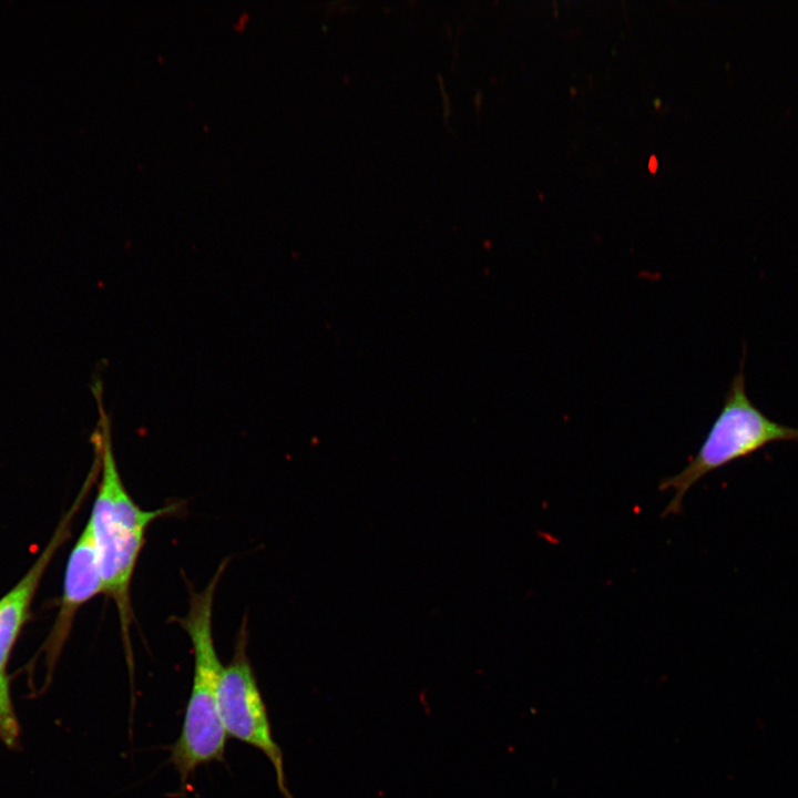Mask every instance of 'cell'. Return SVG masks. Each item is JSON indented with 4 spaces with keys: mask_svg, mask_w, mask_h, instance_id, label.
I'll list each match as a JSON object with an SVG mask.
<instances>
[{
    "mask_svg": "<svg viewBox=\"0 0 798 798\" xmlns=\"http://www.w3.org/2000/svg\"><path fill=\"white\" fill-rule=\"evenodd\" d=\"M226 563L218 566L204 590L191 594L186 615L177 618L190 637L194 658L191 694L170 757L183 788L200 766L222 760L225 753L227 735L218 710V686L224 666L214 644L213 605Z\"/></svg>",
    "mask_w": 798,
    "mask_h": 798,
    "instance_id": "7a4b0ae2",
    "label": "cell"
},
{
    "mask_svg": "<svg viewBox=\"0 0 798 798\" xmlns=\"http://www.w3.org/2000/svg\"><path fill=\"white\" fill-rule=\"evenodd\" d=\"M218 710L226 735L262 751L275 770L284 798H294L286 785L283 753L274 740L267 708L247 655L246 622L221 676Z\"/></svg>",
    "mask_w": 798,
    "mask_h": 798,
    "instance_id": "277c9868",
    "label": "cell"
},
{
    "mask_svg": "<svg viewBox=\"0 0 798 798\" xmlns=\"http://www.w3.org/2000/svg\"><path fill=\"white\" fill-rule=\"evenodd\" d=\"M92 484L86 481L74 504L59 523L54 534L24 576L0 598V739L8 746L17 744L19 724L10 697L6 667L11 651L27 622L40 582L59 548L70 534L73 516Z\"/></svg>",
    "mask_w": 798,
    "mask_h": 798,
    "instance_id": "5b68a950",
    "label": "cell"
},
{
    "mask_svg": "<svg viewBox=\"0 0 798 798\" xmlns=\"http://www.w3.org/2000/svg\"><path fill=\"white\" fill-rule=\"evenodd\" d=\"M745 359L746 347L739 369L724 397L723 407L698 451L678 473L661 480V491H674L663 516L678 514L689 489L714 470L746 458L773 442L798 441V428L771 420L750 401L746 391Z\"/></svg>",
    "mask_w": 798,
    "mask_h": 798,
    "instance_id": "3957f363",
    "label": "cell"
},
{
    "mask_svg": "<svg viewBox=\"0 0 798 798\" xmlns=\"http://www.w3.org/2000/svg\"><path fill=\"white\" fill-rule=\"evenodd\" d=\"M102 431L96 447L101 477L89 523L96 546L104 594L117 610L127 658H131L132 623L131 584L149 526L158 518L173 513L171 504L154 510L141 508L126 490L114 459L108 418H101Z\"/></svg>",
    "mask_w": 798,
    "mask_h": 798,
    "instance_id": "6da1fadb",
    "label": "cell"
},
{
    "mask_svg": "<svg viewBox=\"0 0 798 798\" xmlns=\"http://www.w3.org/2000/svg\"><path fill=\"white\" fill-rule=\"evenodd\" d=\"M104 594L101 566L89 521L75 542L65 566L59 613L44 642L48 665L54 664L72 630L78 611Z\"/></svg>",
    "mask_w": 798,
    "mask_h": 798,
    "instance_id": "8992f818",
    "label": "cell"
}]
</instances>
